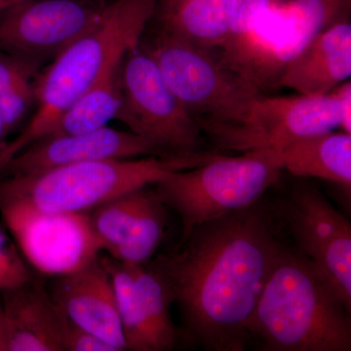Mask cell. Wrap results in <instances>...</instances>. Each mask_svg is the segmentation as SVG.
Returning <instances> with one entry per match:
<instances>
[{
	"label": "cell",
	"mask_w": 351,
	"mask_h": 351,
	"mask_svg": "<svg viewBox=\"0 0 351 351\" xmlns=\"http://www.w3.org/2000/svg\"><path fill=\"white\" fill-rule=\"evenodd\" d=\"M282 248L260 200L196 226L177 249L147 263L179 306L189 341L206 350L243 351Z\"/></svg>",
	"instance_id": "obj_1"
},
{
	"label": "cell",
	"mask_w": 351,
	"mask_h": 351,
	"mask_svg": "<svg viewBox=\"0 0 351 351\" xmlns=\"http://www.w3.org/2000/svg\"><path fill=\"white\" fill-rule=\"evenodd\" d=\"M144 48L202 135L219 149H257L255 108L263 96L257 85L214 51L162 29Z\"/></svg>",
	"instance_id": "obj_2"
},
{
	"label": "cell",
	"mask_w": 351,
	"mask_h": 351,
	"mask_svg": "<svg viewBox=\"0 0 351 351\" xmlns=\"http://www.w3.org/2000/svg\"><path fill=\"white\" fill-rule=\"evenodd\" d=\"M158 0H113L99 20L76 38L36 78V105L20 135L9 142L5 165L47 136L58 117L84 92L121 64L140 45Z\"/></svg>",
	"instance_id": "obj_3"
},
{
	"label": "cell",
	"mask_w": 351,
	"mask_h": 351,
	"mask_svg": "<svg viewBox=\"0 0 351 351\" xmlns=\"http://www.w3.org/2000/svg\"><path fill=\"white\" fill-rule=\"evenodd\" d=\"M249 331L263 350H351L350 311L304 256L284 246Z\"/></svg>",
	"instance_id": "obj_4"
},
{
	"label": "cell",
	"mask_w": 351,
	"mask_h": 351,
	"mask_svg": "<svg viewBox=\"0 0 351 351\" xmlns=\"http://www.w3.org/2000/svg\"><path fill=\"white\" fill-rule=\"evenodd\" d=\"M215 156L201 152L189 156L110 159L6 176L0 181V200L46 213H87L113 198L156 184L176 171L199 166Z\"/></svg>",
	"instance_id": "obj_5"
},
{
	"label": "cell",
	"mask_w": 351,
	"mask_h": 351,
	"mask_svg": "<svg viewBox=\"0 0 351 351\" xmlns=\"http://www.w3.org/2000/svg\"><path fill=\"white\" fill-rule=\"evenodd\" d=\"M283 170L280 152L256 149L234 157L217 154L199 166L171 173L154 186L179 215L182 240L196 226L256 204Z\"/></svg>",
	"instance_id": "obj_6"
},
{
	"label": "cell",
	"mask_w": 351,
	"mask_h": 351,
	"mask_svg": "<svg viewBox=\"0 0 351 351\" xmlns=\"http://www.w3.org/2000/svg\"><path fill=\"white\" fill-rule=\"evenodd\" d=\"M350 10V0H270L244 34L217 53L262 91L278 86L289 62Z\"/></svg>",
	"instance_id": "obj_7"
},
{
	"label": "cell",
	"mask_w": 351,
	"mask_h": 351,
	"mask_svg": "<svg viewBox=\"0 0 351 351\" xmlns=\"http://www.w3.org/2000/svg\"><path fill=\"white\" fill-rule=\"evenodd\" d=\"M120 84L122 101L115 119L129 131L164 156L201 152L202 133L141 44L124 57Z\"/></svg>",
	"instance_id": "obj_8"
},
{
	"label": "cell",
	"mask_w": 351,
	"mask_h": 351,
	"mask_svg": "<svg viewBox=\"0 0 351 351\" xmlns=\"http://www.w3.org/2000/svg\"><path fill=\"white\" fill-rule=\"evenodd\" d=\"M105 0H20L0 8V51L43 69L101 17Z\"/></svg>",
	"instance_id": "obj_9"
},
{
	"label": "cell",
	"mask_w": 351,
	"mask_h": 351,
	"mask_svg": "<svg viewBox=\"0 0 351 351\" xmlns=\"http://www.w3.org/2000/svg\"><path fill=\"white\" fill-rule=\"evenodd\" d=\"M0 215L25 262L43 276L71 274L103 251L88 212L46 213L0 200Z\"/></svg>",
	"instance_id": "obj_10"
},
{
	"label": "cell",
	"mask_w": 351,
	"mask_h": 351,
	"mask_svg": "<svg viewBox=\"0 0 351 351\" xmlns=\"http://www.w3.org/2000/svg\"><path fill=\"white\" fill-rule=\"evenodd\" d=\"M286 219L297 250L351 311V226L313 186L291 195Z\"/></svg>",
	"instance_id": "obj_11"
},
{
	"label": "cell",
	"mask_w": 351,
	"mask_h": 351,
	"mask_svg": "<svg viewBox=\"0 0 351 351\" xmlns=\"http://www.w3.org/2000/svg\"><path fill=\"white\" fill-rule=\"evenodd\" d=\"M351 83L326 95L267 97L255 108L257 149L280 152L300 138L341 129L351 134Z\"/></svg>",
	"instance_id": "obj_12"
},
{
	"label": "cell",
	"mask_w": 351,
	"mask_h": 351,
	"mask_svg": "<svg viewBox=\"0 0 351 351\" xmlns=\"http://www.w3.org/2000/svg\"><path fill=\"white\" fill-rule=\"evenodd\" d=\"M147 156H164L136 134L106 126L89 133L40 138L16 154L0 173L34 174L69 164Z\"/></svg>",
	"instance_id": "obj_13"
},
{
	"label": "cell",
	"mask_w": 351,
	"mask_h": 351,
	"mask_svg": "<svg viewBox=\"0 0 351 351\" xmlns=\"http://www.w3.org/2000/svg\"><path fill=\"white\" fill-rule=\"evenodd\" d=\"M71 322L126 350L112 276L101 256L82 269L55 276L48 289Z\"/></svg>",
	"instance_id": "obj_14"
},
{
	"label": "cell",
	"mask_w": 351,
	"mask_h": 351,
	"mask_svg": "<svg viewBox=\"0 0 351 351\" xmlns=\"http://www.w3.org/2000/svg\"><path fill=\"white\" fill-rule=\"evenodd\" d=\"M6 351H64L68 317L40 279L0 293Z\"/></svg>",
	"instance_id": "obj_15"
},
{
	"label": "cell",
	"mask_w": 351,
	"mask_h": 351,
	"mask_svg": "<svg viewBox=\"0 0 351 351\" xmlns=\"http://www.w3.org/2000/svg\"><path fill=\"white\" fill-rule=\"evenodd\" d=\"M351 75V25L348 18L318 34L283 69L278 87L307 96L326 95Z\"/></svg>",
	"instance_id": "obj_16"
},
{
	"label": "cell",
	"mask_w": 351,
	"mask_h": 351,
	"mask_svg": "<svg viewBox=\"0 0 351 351\" xmlns=\"http://www.w3.org/2000/svg\"><path fill=\"white\" fill-rule=\"evenodd\" d=\"M283 169L297 177L332 182L350 195L351 134L330 131L300 138L280 151Z\"/></svg>",
	"instance_id": "obj_17"
},
{
	"label": "cell",
	"mask_w": 351,
	"mask_h": 351,
	"mask_svg": "<svg viewBox=\"0 0 351 351\" xmlns=\"http://www.w3.org/2000/svg\"><path fill=\"white\" fill-rule=\"evenodd\" d=\"M133 265L136 306L145 351L171 350L179 341L170 309L172 299L162 279L149 263Z\"/></svg>",
	"instance_id": "obj_18"
},
{
	"label": "cell",
	"mask_w": 351,
	"mask_h": 351,
	"mask_svg": "<svg viewBox=\"0 0 351 351\" xmlns=\"http://www.w3.org/2000/svg\"><path fill=\"white\" fill-rule=\"evenodd\" d=\"M233 0H184L167 20L164 29L186 43L218 52L230 34Z\"/></svg>",
	"instance_id": "obj_19"
},
{
	"label": "cell",
	"mask_w": 351,
	"mask_h": 351,
	"mask_svg": "<svg viewBox=\"0 0 351 351\" xmlns=\"http://www.w3.org/2000/svg\"><path fill=\"white\" fill-rule=\"evenodd\" d=\"M120 68L121 64L76 99L44 138L89 133L117 119L122 101Z\"/></svg>",
	"instance_id": "obj_20"
},
{
	"label": "cell",
	"mask_w": 351,
	"mask_h": 351,
	"mask_svg": "<svg viewBox=\"0 0 351 351\" xmlns=\"http://www.w3.org/2000/svg\"><path fill=\"white\" fill-rule=\"evenodd\" d=\"M41 69L0 51V117L7 134L25 125L36 105V82Z\"/></svg>",
	"instance_id": "obj_21"
},
{
	"label": "cell",
	"mask_w": 351,
	"mask_h": 351,
	"mask_svg": "<svg viewBox=\"0 0 351 351\" xmlns=\"http://www.w3.org/2000/svg\"><path fill=\"white\" fill-rule=\"evenodd\" d=\"M156 195V186L149 184L113 198L88 212L103 251L108 253L125 239Z\"/></svg>",
	"instance_id": "obj_22"
},
{
	"label": "cell",
	"mask_w": 351,
	"mask_h": 351,
	"mask_svg": "<svg viewBox=\"0 0 351 351\" xmlns=\"http://www.w3.org/2000/svg\"><path fill=\"white\" fill-rule=\"evenodd\" d=\"M167 206L158 191L145 208L125 239L108 252V256L129 265H145L156 255L167 226Z\"/></svg>",
	"instance_id": "obj_23"
},
{
	"label": "cell",
	"mask_w": 351,
	"mask_h": 351,
	"mask_svg": "<svg viewBox=\"0 0 351 351\" xmlns=\"http://www.w3.org/2000/svg\"><path fill=\"white\" fill-rule=\"evenodd\" d=\"M34 274L11 235L0 226V293L29 282Z\"/></svg>",
	"instance_id": "obj_24"
},
{
	"label": "cell",
	"mask_w": 351,
	"mask_h": 351,
	"mask_svg": "<svg viewBox=\"0 0 351 351\" xmlns=\"http://www.w3.org/2000/svg\"><path fill=\"white\" fill-rule=\"evenodd\" d=\"M64 351H119L105 339L68 321Z\"/></svg>",
	"instance_id": "obj_25"
},
{
	"label": "cell",
	"mask_w": 351,
	"mask_h": 351,
	"mask_svg": "<svg viewBox=\"0 0 351 351\" xmlns=\"http://www.w3.org/2000/svg\"><path fill=\"white\" fill-rule=\"evenodd\" d=\"M184 1V0H158L156 14L159 21L163 22L167 20Z\"/></svg>",
	"instance_id": "obj_26"
},
{
	"label": "cell",
	"mask_w": 351,
	"mask_h": 351,
	"mask_svg": "<svg viewBox=\"0 0 351 351\" xmlns=\"http://www.w3.org/2000/svg\"><path fill=\"white\" fill-rule=\"evenodd\" d=\"M7 137H8V134H7L3 120L0 117V172L5 165V154L9 144L6 140Z\"/></svg>",
	"instance_id": "obj_27"
},
{
	"label": "cell",
	"mask_w": 351,
	"mask_h": 351,
	"mask_svg": "<svg viewBox=\"0 0 351 351\" xmlns=\"http://www.w3.org/2000/svg\"><path fill=\"white\" fill-rule=\"evenodd\" d=\"M0 351H6L5 319H4L1 297H0Z\"/></svg>",
	"instance_id": "obj_28"
},
{
	"label": "cell",
	"mask_w": 351,
	"mask_h": 351,
	"mask_svg": "<svg viewBox=\"0 0 351 351\" xmlns=\"http://www.w3.org/2000/svg\"><path fill=\"white\" fill-rule=\"evenodd\" d=\"M20 1V0H0V8H3L7 5L14 3V2Z\"/></svg>",
	"instance_id": "obj_29"
}]
</instances>
